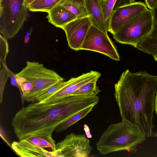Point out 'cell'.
I'll return each instance as SVG.
<instances>
[{
    "label": "cell",
    "mask_w": 157,
    "mask_h": 157,
    "mask_svg": "<svg viewBox=\"0 0 157 157\" xmlns=\"http://www.w3.org/2000/svg\"><path fill=\"white\" fill-rule=\"evenodd\" d=\"M92 147L89 139L84 135L71 133L56 144L55 157H86Z\"/></svg>",
    "instance_id": "ba28073f"
},
{
    "label": "cell",
    "mask_w": 157,
    "mask_h": 157,
    "mask_svg": "<svg viewBox=\"0 0 157 157\" xmlns=\"http://www.w3.org/2000/svg\"><path fill=\"white\" fill-rule=\"evenodd\" d=\"M23 95L28 93L33 87V84L31 82L26 81L20 85Z\"/></svg>",
    "instance_id": "484cf974"
},
{
    "label": "cell",
    "mask_w": 157,
    "mask_h": 157,
    "mask_svg": "<svg viewBox=\"0 0 157 157\" xmlns=\"http://www.w3.org/2000/svg\"><path fill=\"white\" fill-rule=\"evenodd\" d=\"M155 111L156 114H157V93L156 95V99L155 100Z\"/></svg>",
    "instance_id": "836d02e7"
},
{
    "label": "cell",
    "mask_w": 157,
    "mask_h": 157,
    "mask_svg": "<svg viewBox=\"0 0 157 157\" xmlns=\"http://www.w3.org/2000/svg\"><path fill=\"white\" fill-rule=\"evenodd\" d=\"M121 2H125L132 3L136 2L135 0H119Z\"/></svg>",
    "instance_id": "d6a6232c"
},
{
    "label": "cell",
    "mask_w": 157,
    "mask_h": 157,
    "mask_svg": "<svg viewBox=\"0 0 157 157\" xmlns=\"http://www.w3.org/2000/svg\"><path fill=\"white\" fill-rule=\"evenodd\" d=\"M148 8L152 9L157 4V0H144Z\"/></svg>",
    "instance_id": "f1b7e54d"
},
{
    "label": "cell",
    "mask_w": 157,
    "mask_h": 157,
    "mask_svg": "<svg viewBox=\"0 0 157 157\" xmlns=\"http://www.w3.org/2000/svg\"><path fill=\"white\" fill-rule=\"evenodd\" d=\"M28 10L25 0H0V33L2 36L7 39L14 37L27 20Z\"/></svg>",
    "instance_id": "5b68a950"
},
{
    "label": "cell",
    "mask_w": 157,
    "mask_h": 157,
    "mask_svg": "<svg viewBox=\"0 0 157 157\" xmlns=\"http://www.w3.org/2000/svg\"><path fill=\"white\" fill-rule=\"evenodd\" d=\"M155 61H157V54L153 56Z\"/></svg>",
    "instance_id": "d590c367"
},
{
    "label": "cell",
    "mask_w": 157,
    "mask_h": 157,
    "mask_svg": "<svg viewBox=\"0 0 157 157\" xmlns=\"http://www.w3.org/2000/svg\"><path fill=\"white\" fill-rule=\"evenodd\" d=\"M147 8L146 4L141 1L118 7L113 10L111 16L108 31L113 35L128 21Z\"/></svg>",
    "instance_id": "9c48e42d"
},
{
    "label": "cell",
    "mask_w": 157,
    "mask_h": 157,
    "mask_svg": "<svg viewBox=\"0 0 157 157\" xmlns=\"http://www.w3.org/2000/svg\"><path fill=\"white\" fill-rule=\"evenodd\" d=\"M152 27L151 10L147 8L126 23L113 35V38L120 43L136 48L139 43L149 35Z\"/></svg>",
    "instance_id": "8992f818"
},
{
    "label": "cell",
    "mask_w": 157,
    "mask_h": 157,
    "mask_svg": "<svg viewBox=\"0 0 157 157\" xmlns=\"http://www.w3.org/2000/svg\"><path fill=\"white\" fill-rule=\"evenodd\" d=\"M58 4L64 7L75 15L77 18L88 16L84 6L72 0H61Z\"/></svg>",
    "instance_id": "e0dca14e"
},
{
    "label": "cell",
    "mask_w": 157,
    "mask_h": 157,
    "mask_svg": "<svg viewBox=\"0 0 157 157\" xmlns=\"http://www.w3.org/2000/svg\"><path fill=\"white\" fill-rule=\"evenodd\" d=\"M41 144L46 148H50L52 151H54L55 149L52 144L48 140L40 137H38Z\"/></svg>",
    "instance_id": "83f0119b"
},
{
    "label": "cell",
    "mask_w": 157,
    "mask_h": 157,
    "mask_svg": "<svg viewBox=\"0 0 157 157\" xmlns=\"http://www.w3.org/2000/svg\"><path fill=\"white\" fill-rule=\"evenodd\" d=\"M101 75L99 72L91 70L77 77L72 78L66 81L65 85L60 90L41 103L53 102L71 95L84 85L95 80H98Z\"/></svg>",
    "instance_id": "8fae6325"
},
{
    "label": "cell",
    "mask_w": 157,
    "mask_h": 157,
    "mask_svg": "<svg viewBox=\"0 0 157 157\" xmlns=\"http://www.w3.org/2000/svg\"><path fill=\"white\" fill-rule=\"evenodd\" d=\"M7 39L0 35V66L6 64V59L9 52V46Z\"/></svg>",
    "instance_id": "7402d4cb"
},
{
    "label": "cell",
    "mask_w": 157,
    "mask_h": 157,
    "mask_svg": "<svg viewBox=\"0 0 157 157\" xmlns=\"http://www.w3.org/2000/svg\"><path fill=\"white\" fill-rule=\"evenodd\" d=\"M117 0H101V6L105 21L109 29L110 18Z\"/></svg>",
    "instance_id": "ffe728a7"
},
{
    "label": "cell",
    "mask_w": 157,
    "mask_h": 157,
    "mask_svg": "<svg viewBox=\"0 0 157 157\" xmlns=\"http://www.w3.org/2000/svg\"><path fill=\"white\" fill-rule=\"evenodd\" d=\"M11 147L16 154L23 157H55L54 151H48L45 148L36 145L26 138L14 141Z\"/></svg>",
    "instance_id": "7c38bea8"
},
{
    "label": "cell",
    "mask_w": 157,
    "mask_h": 157,
    "mask_svg": "<svg viewBox=\"0 0 157 157\" xmlns=\"http://www.w3.org/2000/svg\"><path fill=\"white\" fill-rule=\"evenodd\" d=\"M33 30L32 28H30L29 31L27 32L26 33V35L30 36L31 35V33Z\"/></svg>",
    "instance_id": "e575fe53"
},
{
    "label": "cell",
    "mask_w": 157,
    "mask_h": 157,
    "mask_svg": "<svg viewBox=\"0 0 157 157\" xmlns=\"http://www.w3.org/2000/svg\"><path fill=\"white\" fill-rule=\"evenodd\" d=\"M152 17V27L151 30L147 37L157 41V4L151 10Z\"/></svg>",
    "instance_id": "cb8c5ba5"
},
{
    "label": "cell",
    "mask_w": 157,
    "mask_h": 157,
    "mask_svg": "<svg viewBox=\"0 0 157 157\" xmlns=\"http://www.w3.org/2000/svg\"><path fill=\"white\" fill-rule=\"evenodd\" d=\"M16 75L17 83L19 85L26 81V79L25 78Z\"/></svg>",
    "instance_id": "f546056e"
},
{
    "label": "cell",
    "mask_w": 157,
    "mask_h": 157,
    "mask_svg": "<svg viewBox=\"0 0 157 157\" xmlns=\"http://www.w3.org/2000/svg\"><path fill=\"white\" fill-rule=\"evenodd\" d=\"M94 105L87 107L74 114L70 118L59 124L55 129L57 133L63 132L78 121L85 117L93 110Z\"/></svg>",
    "instance_id": "2e32d148"
},
{
    "label": "cell",
    "mask_w": 157,
    "mask_h": 157,
    "mask_svg": "<svg viewBox=\"0 0 157 157\" xmlns=\"http://www.w3.org/2000/svg\"><path fill=\"white\" fill-rule=\"evenodd\" d=\"M114 87L122 119L138 126L146 137L153 136L157 76L145 71L132 73L128 69L122 73Z\"/></svg>",
    "instance_id": "7a4b0ae2"
},
{
    "label": "cell",
    "mask_w": 157,
    "mask_h": 157,
    "mask_svg": "<svg viewBox=\"0 0 157 157\" xmlns=\"http://www.w3.org/2000/svg\"><path fill=\"white\" fill-rule=\"evenodd\" d=\"M146 136L136 125L124 119L111 124L102 134L96 144L102 155L122 151L135 152L136 147L143 143Z\"/></svg>",
    "instance_id": "3957f363"
},
{
    "label": "cell",
    "mask_w": 157,
    "mask_h": 157,
    "mask_svg": "<svg viewBox=\"0 0 157 157\" xmlns=\"http://www.w3.org/2000/svg\"><path fill=\"white\" fill-rule=\"evenodd\" d=\"M92 25L89 16L76 18L67 24L64 31L70 48L75 51L80 50L87 32Z\"/></svg>",
    "instance_id": "30bf717a"
},
{
    "label": "cell",
    "mask_w": 157,
    "mask_h": 157,
    "mask_svg": "<svg viewBox=\"0 0 157 157\" xmlns=\"http://www.w3.org/2000/svg\"><path fill=\"white\" fill-rule=\"evenodd\" d=\"M82 50L101 53L116 61L120 60L116 48L107 33L92 25L82 45Z\"/></svg>",
    "instance_id": "52a82bcc"
},
{
    "label": "cell",
    "mask_w": 157,
    "mask_h": 157,
    "mask_svg": "<svg viewBox=\"0 0 157 157\" xmlns=\"http://www.w3.org/2000/svg\"><path fill=\"white\" fill-rule=\"evenodd\" d=\"M99 100L97 95H70L52 102H33L15 114L11 125L19 140L39 137L48 141L55 149L52 134L56 128L79 111L95 106Z\"/></svg>",
    "instance_id": "6da1fadb"
},
{
    "label": "cell",
    "mask_w": 157,
    "mask_h": 157,
    "mask_svg": "<svg viewBox=\"0 0 157 157\" xmlns=\"http://www.w3.org/2000/svg\"><path fill=\"white\" fill-rule=\"evenodd\" d=\"M66 81L59 82L47 90L38 98L37 102H42L62 88L65 84Z\"/></svg>",
    "instance_id": "44dd1931"
},
{
    "label": "cell",
    "mask_w": 157,
    "mask_h": 157,
    "mask_svg": "<svg viewBox=\"0 0 157 157\" xmlns=\"http://www.w3.org/2000/svg\"><path fill=\"white\" fill-rule=\"evenodd\" d=\"M97 81L95 80L84 85L71 95L97 96L101 91L97 85Z\"/></svg>",
    "instance_id": "ac0fdd59"
},
{
    "label": "cell",
    "mask_w": 157,
    "mask_h": 157,
    "mask_svg": "<svg viewBox=\"0 0 157 157\" xmlns=\"http://www.w3.org/2000/svg\"><path fill=\"white\" fill-rule=\"evenodd\" d=\"M1 66H2V67L0 71V78L2 80V81H0V102L1 103L2 102L3 94L5 86L7 79L9 77V68L6 64L0 66V67Z\"/></svg>",
    "instance_id": "603a6c76"
},
{
    "label": "cell",
    "mask_w": 157,
    "mask_h": 157,
    "mask_svg": "<svg viewBox=\"0 0 157 157\" xmlns=\"http://www.w3.org/2000/svg\"><path fill=\"white\" fill-rule=\"evenodd\" d=\"M84 6L92 25L107 33L108 27L104 20L101 0H85Z\"/></svg>",
    "instance_id": "4fadbf2b"
},
{
    "label": "cell",
    "mask_w": 157,
    "mask_h": 157,
    "mask_svg": "<svg viewBox=\"0 0 157 157\" xmlns=\"http://www.w3.org/2000/svg\"><path fill=\"white\" fill-rule=\"evenodd\" d=\"M153 136L157 137V131L156 132V133H155Z\"/></svg>",
    "instance_id": "8d00e7d4"
},
{
    "label": "cell",
    "mask_w": 157,
    "mask_h": 157,
    "mask_svg": "<svg viewBox=\"0 0 157 157\" xmlns=\"http://www.w3.org/2000/svg\"><path fill=\"white\" fill-rule=\"evenodd\" d=\"M46 17L48 21L56 27L61 28L76 19V16L62 6L58 4L49 11Z\"/></svg>",
    "instance_id": "5bb4252c"
},
{
    "label": "cell",
    "mask_w": 157,
    "mask_h": 157,
    "mask_svg": "<svg viewBox=\"0 0 157 157\" xmlns=\"http://www.w3.org/2000/svg\"><path fill=\"white\" fill-rule=\"evenodd\" d=\"M9 77L10 78L11 84L12 85L16 86L19 89L21 96L22 104L23 105L25 100V98L23 95L20 86L17 83L16 74L14 73L9 69Z\"/></svg>",
    "instance_id": "d4e9b609"
},
{
    "label": "cell",
    "mask_w": 157,
    "mask_h": 157,
    "mask_svg": "<svg viewBox=\"0 0 157 157\" xmlns=\"http://www.w3.org/2000/svg\"><path fill=\"white\" fill-rule=\"evenodd\" d=\"M61 0H25L28 10L47 13L58 4Z\"/></svg>",
    "instance_id": "9a60e30c"
},
{
    "label": "cell",
    "mask_w": 157,
    "mask_h": 157,
    "mask_svg": "<svg viewBox=\"0 0 157 157\" xmlns=\"http://www.w3.org/2000/svg\"><path fill=\"white\" fill-rule=\"evenodd\" d=\"M25 138L29 141L36 145L46 148L45 147L41 144L37 137L31 136Z\"/></svg>",
    "instance_id": "4316f807"
},
{
    "label": "cell",
    "mask_w": 157,
    "mask_h": 157,
    "mask_svg": "<svg viewBox=\"0 0 157 157\" xmlns=\"http://www.w3.org/2000/svg\"><path fill=\"white\" fill-rule=\"evenodd\" d=\"M77 3L82 5H84V2L85 0H72Z\"/></svg>",
    "instance_id": "4dcf8cb0"
},
{
    "label": "cell",
    "mask_w": 157,
    "mask_h": 157,
    "mask_svg": "<svg viewBox=\"0 0 157 157\" xmlns=\"http://www.w3.org/2000/svg\"><path fill=\"white\" fill-rule=\"evenodd\" d=\"M136 48L152 56L157 54V41L152 40L147 37L139 43Z\"/></svg>",
    "instance_id": "d6986e66"
},
{
    "label": "cell",
    "mask_w": 157,
    "mask_h": 157,
    "mask_svg": "<svg viewBox=\"0 0 157 157\" xmlns=\"http://www.w3.org/2000/svg\"><path fill=\"white\" fill-rule=\"evenodd\" d=\"M30 39L29 36L26 35L24 38V42L26 44H28Z\"/></svg>",
    "instance_id": "1f68e13d"
},
{
    "label": "cell",
    "mask_w": 157,
    "mask_h": 157,
    "mask_svg": "<svg viewBox=\"0 0 157 157\" xmlns=\"http://www.w3.org/2000/svg\"><path fill=\"white\" fill-rule=\"evenodd\" d=\"M16 75L25 78L33 84L31 91L24 95L26 101L32 103L37 102L40 96L49 88L64 80L55 71L46 68L43 64L28 61Z\"/></svg>",
    "instance_id": "277c9868"
}]
</instances>
